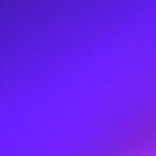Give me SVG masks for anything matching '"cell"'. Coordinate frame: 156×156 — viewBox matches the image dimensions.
Returning <instances> with one entry per match:
<instances>
[]
</instances>
